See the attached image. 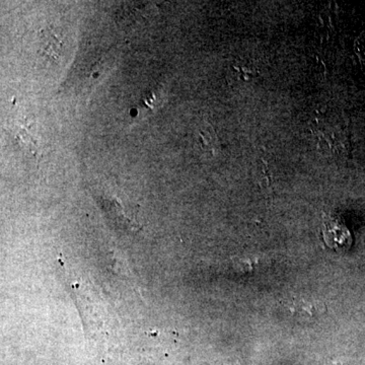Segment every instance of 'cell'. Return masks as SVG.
Here are the masks:
<instances>
[{"instance_id":"obj_1","label":"cell","mask_w":365,"mask_h":365,"mask_svg":"<svg viewBox=\"0 0 365 365\" xmlns=\"http://www.w3.org/2000/svg\"><path fill=\"white\" fill-rule=\"evenodd\" d=\"M324 240L334 250H348L352 245L349 230L337 220H329V222H325Z\"/></svg>"},{"instance_id":"obj_2","label":"cell","mask_w":365,"mask_h":365,"mask_svg":"<svg viewBox=\"0 0 365 365\" xmlns=\"http://www.w3.org/2000/svg\"><path fill=\"white\" fill-rule=\"evenodd\" d=\"M42 37L43 48L46 54L54 59H59L62 53V43L51 31H44Z\"/></svg>"},{"instance_id":"obj_3","label":"cell","mask_w":365,"mask_h":365,"mask_svg":"<svg viewBox=\"0 0 365 365\" xmlns=\"http://www.w3.org/2000/svg\"><path fill=\"white\" fill-rule=\"evenodd\" d=\"M199 143L201 148L206 151H215L217 146L215 131L210 126H205L199 131Z\"/></svg>"},{"instance_id":"obj_4","label":"cell","mask_w":365,"mask_h":365,"mask_svg":"<svg viewBox=\"0 0 365 365\" xmlns=\"http://www.w3.org/2000/svg\"><path fill=\"white\" fill-rule=\"evenodd\" d=\"M354 50L359 57L360 66L365 71V31L360 34L359 37L355 41Z\"/></svg>"}]
</instances>
